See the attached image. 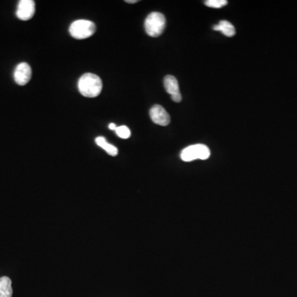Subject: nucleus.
I'll return each instance as SVG.
<instances>
[{"label": "nucleus", "instance_id": "nucleus-13", "mask_svg": "<svg viewBox=\"0 0 297 297\" xmlns=\"http://www.w3.org/2000/svg\"><path fill=\"white\" fill-rule=\"evenodd\" d=\"M228 4L226 0H207L205 5L210 8L214 9H220L222 7L225 6Z\"/></svg>", "mask_w": 297, "mask_h": 297}, {"label": "nucleus", "instance_id": "nucleus-2", "mask_svg": "<svg viewBox=\"0 0 297 297\" xmlns=\"http://www.w3.org/2000/svg\"><path fill=\"white\" fill-rule=\"evenodd\" d=\"M166 19L164 14L158 12H153L146 17L145 28L149 36L153 37H159L165 31Z\"/></svg>", "mask_w": 297, "mask_h": 297}, {"label": "nucleus", "instance_id": "nucleus-10", "mask_svg": "<svg viewBox=\"0 0 297 297\" xmlns=\"http://www.w3.org/2000/svg\"><path fill=\"white\" fill-rule=\"evenodd\" d=\"M215 31H219L222 32L226 37H233L235 34V28L230 21H220L218 24L213 27Z\"/></svg>", "mask_w": 297, "mask_h": 297}, {"label": "nucleus", "instance_id": "nucleus-6", "mask_svg": "<svg viewBox=\"0 0 297 297\" xmlns=\"http://www.w3.org/2000/svg\"><path fill=\"white\" fill-rule=\"evenodd\" d=\"M13 77L18 85H26L32 78V68L30 65L25 62L17 64L13 74Z\"/></svg>", "mask_w": 297, "mask_h": 297}, {"label": "nucleus", "instance_id": "nucleus-9", "mask_svg": "<svg viewBox=\"0 0 297 297\" xmlns=\"http://www.w3.org/2000/svg\"><path fill=\"white\" fill-rule=\"evenodd\" d=\"M12 281L8 277H2L0 278V297H12Z\"/></svg>", "mask_w": 297, "mask_h": 297}, {"label": "nucleus", "instance_id": "nucleus-14", "mask_svg": "<svg viewBox=\"0 0 297 297\" xmlns=\"http://www.w3.org/2000/svg\"><path fill=\"white\" fill-rule=\"evenodd\" d=\"M109 129L110 130H116V129H117V126H116V124H114V123H111V124H109Z\"/></svg>", "mask_w": 297, "mask_h": 297}, {"label": "nucleus", "instance_id": "nucleus-12", "mask_svg": "<svg viewBox=\"0 0 297 297\" xmlns=\"http://www.w3.org/2000/svg\"><path fill=\"white\" fill-rule=\"evenodd\" d=\"M115 131L117 133V135L122 138V139H128L129 137L130 136V130L127 126H118L116 129Z\"/></svg>", "mask_w": 297, "mask_h": 297}, {"label": "nucleus", "instance_id": "nucleus-3", "mask_svg": "<svg viewBox=\"0 0 297 297\" xmlns=\"http://www.w3.org/2000/svg\"><path fill=\"white\" fill-rule=\"evenodd\" d=\"M68 31L74 38L82 40L92 37L96 31V26L88 20H77L71 24Z\"/></svg>", "mask_w": 297, "mask_h": 297}, {"label": "nucleus", "instance_id": "nucleus-1", "mask_svg": "<svg viewBox=\"0 0 297 297\" xmlns=\"http://www.w3.org/2000/svg\"><path fill=\"white\" fill-rule=\"evenodd\" d=\"M80 94L86 98H96L103 89V82L98 75L87 73L82 75L78 82Z\"/></svg>", "mask_w": 297, "mask_h": 297}, {"label": "nucleus", "instance_id": "nucleus-7", "mask_svg": "<svg viewBox=\"0 0 297 297\" xmlns=\"http://www.w3.org/2000/svg\"><path fill=\"white\" fill-rule=\"evenodd\" d=\"M150 118L152 122L159 126H166L170 123V116L167 111L161 106L154 105L150 111Z\"/></svg>", "mask_w": 297, "mask_h": 297}, {"label": "nucleus", "instance_id": "nucleus-11", "mask_svg": "<svg viewBox=\"0 0 297 297\" xmlns=\"http://www.w3.org/2000/svg\"><path fill=\"white\" fill-rule=\"evenodd\" d=\"M95 142H96L98 146L103 148V150L107 152V154L111 155V156H116V155H118V148L114 146L113 145H111V144L108 143L107 140H106V138H104V137H97L96 139H95Z\"/></svg>", "mask_w": 297, "mask_h": 297}, {"label": "nucleus", "instance_id": "nucleus-5", "mask_svg": "<svg viewBox=\"0 0 297 297\" xmlns=\"http://www.w3.org/2000/svg\"><path fill=\"white\" fill-rule=\"evenodd\" d=\"M36 6L33 0H21L17 5L16 15L22 21H28L34 16Z\"/></svg>", "mask_w": 297, "mask_h": 297}, {"label": "nucleus", "instance_id": "nucleus-8", "mask_svg": "<svg viewBox=\"0 0 297 297\" xmlns=\"http://www.w3.org/2000/svg\"><path fill=\"white\" fill-rule=\"evenodd\" d=\"M165 88L168 94L171 95V99L175 103H180L182 101V95L180 94L178 82L173 75H167L164 80Z\"/></svg>", "mask_w": 297, "mask_h": 297}, {"label": "nucleus", "instance_id": "nucleus-15", "mask_svg": "<svg viewBox=\"0 0 297 297\" xmlns=\"http://www.w3.org/2000/svg\"><path fill=\"white\" fill-rule=\"evenodd\" d=\"M126 3L128 4H135V3L138 2V0H126Z\"/></svg>", "mask_w": 297, "mask_h": 297}, {"label": "nucleus", "instance_id": "nucleus-4", "mask_svg": "<svg viewBox=\"0 0 297 297\" xmlns=\"http://www.w3.org/2000/svg\"><path fill=\"white\" fill-rule=\"evenodd\" d=\"M211 155L209 148L202 144H197L185 148L181 152V158L184 162H191L196 159H208Z\"/></svg>", "mask_w": 297, "mask_h": 297}]
</instances>
